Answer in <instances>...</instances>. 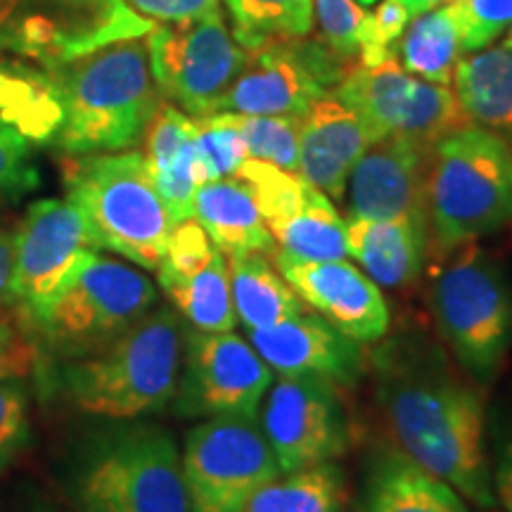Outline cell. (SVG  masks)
<instances>
[{
	"label": "cell",
	"instance_id": "13",
	"mask_svg": "<svg viewBox=\"0 0 512 512\" xmlns=\"http://www.w3.org/2000/svg\"><path fill=\"white\" fill-rule=\"evenodd\" d=\"M273 370L230 332L185 330L174 408L183 418H256Z\"/></svg>",
	"mask_w": 512,
	"mask_h": 512
},
{
	"label": "cell",
	"instance_id": "50",
	"mask_svg": "<svg viewBox=\"0 0 512 512\" xmlns=\"http://www.w3.org/2000/svg\"><path fill=\"white\" fill-rule=\"evenodd\" d=\"M479 512H496L494 508H479Z\"/></svg>",
	"mask_w": 512,
	"mask_h": 512
},
{
	"label": "cell",
	"instance_id": "5",
	"mask_svg": "<svg viewBox=\"0 0 512 512\" xmlns=\"http://www.w3.org/2000/svg\"><path fill=\"white\" fill-rule=\"evenodd\" d=\"M64 190L98 252L105 249L133 266L157 271L176 221L159 197L143 152L69 157Z\"/></svg>",
	"mask_w": 512,
	"mask_h": 512
},
{
	"label": "cell",
	"instance_id": "39",
	"mask_svg": "<svg viewBox=\"0 0 512 512\" xmlns=\"http://www.w3.org/2000/svg\"><path fill=\"white\" fill-rule=\"evenodd\" d=\"M411 12L401 0H382L375 12H370L363 24L361 50H358V62L363 67H373L396 55V43L403 36L408 24H411Z\"/></svg>",
	"mask_w": 512,
	"mask_h": 512
},
{
	"label": "cell",
	"instance_id": "30",
	"mask_svg": "<svg viewBox=\"0 0 512 512\" xmlns=\"http://www.w3.org/2000/svg\"><path fill=\"white\" fill-rule=\"evenodd\" d=\"M275 249L304 261L349 259L347 221L328 195L311 188L304 207L271 228Z\"/></svg>",
	"mask_w": 512,
	"mask_h": 512
},
{
	"label": "cell",
	"instance_id": "7",
	"mask_svg": "<svg viewBox=\"0 0 512 512\" xmlns=\"http://www.w3.org/2000/svg\"><path fill=\"white\" fill-rule=\"evenodd\" d=\"M441 339L475 382H491L512 347V287L477 242L441 254L430 287Z\"/></svg>",
	"mask_w": 512,
	"mask_h": 512
},
{
	"label": "cell",
	"instance_id": "35",
	"mask_svg": "<svg viewBox=\"0 0 512 512\" xmlns=\"http://www.w3.org/2000/svg\"><path fill=\"white\" fill-rule=\"evenodd\" d=\"M195 126V155L200 181H223V178L238 174L240 164L247 159V147L228 112L195 119Z\"/></svg>",
	"mask_w": 512,
	"mask_h": 512
},
{
	"label": "cell",
	"instance_id": "9",
	"mask_svg": "<svg viewBox=\"0 0 512 512\" xmlns=\"http://www.w3.org/2000/svg\"><path fill=\"white\" fill-rule=\"evenodd\" d=\"M147 53L159 95L192 119L219 112L247 60V50L235 43L219 8L185 22L152 27Z\"/></svg>",
	"mask_w": 512,
	"mask_h": 512
},
{
	"label": "cell",
	"instance_id": "1",
	"mask_svg": "<svg viewBox=\"0 0 512 512\" xmlns=\"http://www.w3.org/2000/svg\"><path fill=\"white\" fill-rule=\"evenodd\" d=\"M377 401L401 453L451 484L467 503L496 508L484 399L437 349L392 344L382 351Z\"/></svg>",
	"mask_w": 512,
	"mask_h": 512
},
{
	"label": "cell",
	"instance_id": "48",
	"mask_svg": "<svg viewBox=\"0 0 512 512\" xmlns=\"http://www.w3.org/2000/svg\"><path fill=\"white\" fill-rule=\"evenodd\" d=\"M358 3H363V5H373V3H377V0H358Z\"/></svg>",
	"mask_w": 512,
	"mask_h": 512
},
{
	"label": "cell",
	"instance_id": "47",
	"mask_svg": "<svg viewBox=\"0 0 512 512\" xmlns=\"http://www.w3.org/2000/svg\"><path fill=\"white\" fill-rule=\"evenodd\" d=\"M503 48H508V50H512V29H510V34H508V38H505Z\"/></svg>",
	"mask_w": 512,
	"mask_h": 512
},
{
	"label": "cell",
	"instance_id": "36",
	"mask_svg": "<svg viewBox=\"0 0 512 512\" xmlns=\"http://www.w3.org/2000/svg\"><path fill=\"white\" fill-rule=\"evenodd\" d=\"M31 444V387L27 377L0 380V475L8 472Z\"/></svg>",
	"mask_w": 512,
	"mask_h": 512
},
{
	"label": "cell",
	"instance_id": "31",
	"mask_svg": "<svg viewBox=\"0 0 512 512\" xmlns=\"http://www.w3.org/2000/svg\"><path fill=\"white\" fill-rule=\"evenodd\" d=\"M344 475L332 463L285 472L261 486L242 512H342Z\"/></svg>",
	"mask_w": 512,
	"mask_h": 512
},
{
	"label": "cell",
	"instance_id": "12",
	"mask_svg": "<svg viewBox=\"0 0 512 512\" xmlns=\"http://www.w3.org/2000/svg\"><path fill=\"white\" fill-rule=\"evenodd\" d=\"M349 67L351 62L339 57L323 38H275L249 50L219 112L302 117L342 81Z\"/></svg>",
	"mask_w": 512,
	"mask_h": 512
},
{
	"label": "cell",
	"instance_id": "49",
	"mask_svg": "<svg viewBox=\"0 0 512 512\" xmlns=\"http://www.w3.org/2000/svg\"><path fill=\"white\" fill-rule=\"evenodd\" d=\"M36 512H64V510H53V508H43V510H36Z\"/></svg>",
	"mask_w": 512,
	"mask_h": 512
},
{
	"label": "cell",
	"instance_id": "18",
	"mask_svg": "<svg viewBox=\"0 0 512 512\" xmlns=\"http://www.w3.org/2000/svg\"><path fill=\"white\" fill-rule=\"evenodd\" d=\"M249 344L280 377H320L351 384L361 373L358 342L332 328L318 313H299L271 328L247 330Z\"/></svg>",
	"mask_w": 512,
	"mask_h": 512
},
{
	"label": "cell",
	"instance_id": "8",
	"mask_svg": "<svg viewBox=\"0 0 512 512\" xmlns=\"http://www.w3.org/2000/svg\"><path fill=\"white\" fill-rule=\"evenodd\" d=\"M155 304L157 287L143 271L95 249L31 332L53 361H69L124 335Z\"/></svg>",
	"mask_w": 512,
	"mask_h": 512
},
{
	"label": "cell",
	"instance_id": "3",
	"mask_svg": "<svg viewBox=\"0 0 512 512\" xmlns=\"http://www.w3.org/2000/svg\"><path fill=\"white\" fill-rule=\"evenodd\" d=\"M48 72L64 105L55 147L67 157L133 150L162 102L143 36L107 43Z\"/></svg>",
	"mask_w": 512,
	"mask_h": 512
},
{
	"label": "cell",
	"instance_id": "46",
	"mask_svg": "<svg viewBox=\"0 0 512 512\" xmlns=\"http://www.w3.org/2000/svg\"><path fill=\"white\" fill-rule=\"evenodd\" d=\"M401 3L406 5L408 12H411V17H418V15H422V12L434 10V8H439V5L451 3V0H401Z\"/></svg>",
	"mask_w": 512,
	"mask_h": 512
},
{
	"label": "cell",
	"instance_id": "42",
	"mask_svg": "<svg viewBox=\"0 0 512 512\" xmlns=\"http://www.w3.org/2000/svg\"><path fill=\"white\" fill-rule=\"evenodd\" d=\"M140 17L155 19L162 24L185 22L207 15L209 10L219 8V0H126Z\"/></svg>",
	"mask_w": 512,
	"mask_h": 512
},
{
	"label": "cell",
	"instance_id": "15",
	"mask_svg": "<svg viewBox=\"0 0 512 512\" xmlns=\"http://www.w3.org/2000/svg\"><path fill=\"white\" fill-rule=\"evenodd\" d=\"M261 406V430L283 475L332 463L349 448V418L337 384L320 377H280Z\"/></svg>",
	"mask_w": 512,
	"mask_h": 512
},
{
	"label": "cell",
	"instance_id": "21",
	"mask_svg": "<svg viewBox=\"0 0 512 512\" xmlns=\"http://www.w3.org/2000/svg\"><path fill=\"white\" fill-rule=\"evenodd\" d=\"M430 245L427 223L418 219H347V252L377 287L411 285Z\"/></svg>",
	"mask_w": 512,
	"mask_h": 512
},
{
	"label": "cell",
	"instance_id": "6",
	"mask_svg": "<svg viewBox=\"0 0 512 512\" xmlns=\"http://www.w3.org/2000/svg\"><path fill=\"white\" fill-rule=\"evenodd\" d=\"M67 491L74 512H190L174 437L143 422L88 441L74 460Z\"/></svg>",
	"mask_w": 512,
	"mask_h": 512
},
{
	"label": "cell",
	"instance_id": "20",
	"mask_svg": "<svg viewBox=\"0 0 512 512\" xmlns=\"http://www.w3.org/2000/svg\"><path fill=\"white\" fill-rule=\"evenodd\" d=\"M195 131L190 114L162 100L143 136L147 169L176 223L192 219L195 192L202 185L197 174Z\"/></svg>",
	"mask_w": 512,
	"mask_h": 512
},
{
	"label": "cell",
	"instance_id": "17",
	"mask_svg": "<svg viewBox=\"0 0 512 512\" xmlns=\"http://www.w3.org/2000/svg\"><path fill=\"white\" fill-rule=\"evenodd\" d=\"M432 145L389 136L358 159L347 181L349 219L425 221V174Z\"/></svg>",
	"mask_w": 512,
	"mask_h": 512
},
{
	"label": "cell",
	"instance_id": "43",
	"mask_svg": "<svg viewBox=\"0 0 512 512\" xmlns=\"http://www.w3.org/2000/svg\"><path fill=\"white\" fill-rule=\"evenodd\" d=\"M491 477H494L496 503H501L505 512H512V437L498 446Z\"/></svg>",
	"mask_w": 512,
	"mask_h": 512
},
{
	"label": "cell",
	"instance_id": "14",
	"mask_svg": "<svg viewBox=\"0 0 512 512\" xmlns=\"http://www.w3.org/2000/svg\"><path fill=\"white\" fill-rule=\"evenodd\" d=\"M91 252L95 247L86 221L72 202L38 200L29 204L15 228L10 285L12 306L29 328L48 311Z\"/></svg>",
	"mask_w": 512,
	"mask_h": 512
},
{
	"label": "cell",
	"instance_id": "32",
	"mask_svg": "<svg viewBox=\"0 0 512 512\" xmlns=\"http://www.w3.org/2000/svg\"><path fill=\"white\" fill-rule=\"evenodd\" d=\"M235 43L256 50L275 38H299L313 31V0H226Z\"/></svg>",
	"mask_w": 512,
	"mask_h": 512
},
{
	"label": "cell",
	"instance_id": "19",
	"mask_svg": "<svg viewBox=\"0 0 512 512\" xmlns=\"http://www.w3.org/2000/svg\"><path fill=\"white\" fill-rule=\"evenodd\" d=\"M375 143L361 114L330 91L302 114L297 174L332 202H342L351 169Z\"/></svg>",
	"mask_w": 512,
	"mask_h": 512
},
{
	"label": "cell",
	"instance_id": "37",
	"mask_svg": "<svg viewBox=\"0 0 512 512\" xmlns=\"http://www.w3.org/2000/svg\"><path fill=\"white\" fill-rule=\"evenodd\" d=\"M463 55L489 48L512 29V0H451Z\"/></svg>",
	"mask_w": 512,
	"mask_h": 512
},
{
	"label": "cell",
	"instance_id": "25",
	"mask_svg": "<svg viewBox=\"0 0 512 512\" xmlns=\"http://www.w3.org/2000/svg\"><path fill=\"white\" fill-rule=\"evenodd\" d=\"M451 88L472 124L512 133V50L484 48L463 55Z\"/></svg>",
	"mask_w": 512,
	"mask_h": 512
},
{
	"label": "cell",
	"instance_id": "34",
	"mask_svg": "<svg viewBox=\"0 0 512 512\" xmlns=\"http://www.w3.org/2000/svg\"><path fill=\"white\" fill-rule=\"evenodd\" d=\"M230 121L245 140L247 157L261 159L285 171L297 174L299 166V131L302 117H278V114H235Z\"/></svg>",
	"mask_w": 512,
	"mask_h": 512
},
{
	"label": "cell",
	"instance_id": "41",
	"mask_svg": "<svg viewBox=\"0 0 512 512\" xmlns=\"http://www.w3.org/2000/svg\"><path fill=\"white\" fill-rule=\"evenodd\" d=\"M38 363V344L15 306L0 309V380L27 377Z\"/></svg>",
	"mask_w": 512,
	"mask_h": 512
},
{
	"label": "cell",
	"instance_id": "11",
	"mask_svg": "<svg viewBox=\"0 0 512 512\" xmlns=\"http://www.w3.org/2000/svg\"><path fill=\"white\" fill-rule=\"evenodd\" d=\"M332 93L361 114L377 140L401 136L434 145L446 133L472 124L451 86L418 79L396 55L373 67L351 64Z\"/></svg>",
	"mask_w": 512,
	"mask_h": 512
},
{
	"label": "cell",
	"instance_id": "38",
	"mask_svg": "<svg viewBox=\"0 0 512 512\" xmlns=\"http://www.w3.org/2000/svg\"><path fill=\"white\" fill-rule=\"evenodd\" d=\"M313 15L320 24V38L339 57L356 64L368 12L358 8L356 0H313Z\"/></svg>",
	"mask_w": 512,
	"mask_h": 512
},
{
	"label": "cell",
	"instance_id": "44",
	"mask_svg": "<svg viewBox=\"0 0 512 512\" xmlns=\"http://www.w3.org/2000/svg\"><path fill=\"white\" fill-rule=\"evenodd\" d=\"M12 264H15V228L0 221V309L12 306Z\"/></svg>",
	"mask_w": 512,
	"mask_h": 512
},
{
	"label": "cell",
	"instance_id": "10",
	"mask_svg": "<svg viewBox=\"0 0 512 512\" xmlns=\"http://www.w3.org/2000/svg\"><path fill=\"white\" fill-rule=\"evenodd\" d=\"M181 467L190 512H242L261 486L283 475L259 422L235 415L192 427Z\"/></svg>",
	"mask_w": 512,
	"mask_h": 512
},
{
	"label": "cell",
	"instance_id": "22",
	"mask_svg": "<svg viewBox=\"0 0 512 512\" xmlns=\"http://www.w3.org/2000/svg\"><path fill=\"white\" fill-rule=\"evenodd\" d=\"M356 512H470L467 501L413 463L406 453L384 451L370 465Z\"/></svg>",
	"mask_w": 512,
	"mask_h": 512
},
{
	"label": "cell",
	"instance_id": "4",
	"mask_svg": "<svg viewBox=\"0 0 512 512\" xmlns=\"http://www.w3.org/2000/svg\"><path fill=\"white\" fill-rule=\"evenodd\" d=\"M425 219L437 254L494 235L512 221V145L467 124L430 147Z\"/></svg>",
	"mask_w": 512,
	"mask_h": 512
},
{
	"label": "cell",
	"instance_id": "16",
	"mask_svg": "<svg viewBox=\"0 0 512 512\" xmlns=\"http://www.w3.org/2000/svg\"><path fill=\"white\" fill-rule=\"evenodd\" d=\"M271 256L297 297L342 335L358 344L387 335L392 316L380 287L351 261H304L280 249H273Z\"/></svg>",
	"mask_w": 512,
	"mask_h": 512
},
{
	"label": "cell",
	"instance_id": "45",
	"mask_svg": "<svg viewBox=\"0 0 512 512\" xmlns=\"http://www.w3.org/2000/svg\"><path fill=\"white\" fill-rule=\"evenodd\" d=\"M27 3L29 0H0V55L5 53V43H8L10 31L17 24L24 8H27Z\"/></svg>",
	"mask_w": 512,
	"mask_h": 512
},
{
	"label": "cell",
	"instance_id": "40",
	"mask_svg": "<svg viewBox=\"0 0 512 512\" xmlns=\"http://www.w3.org/2000/svg\"><path fill=\"white\" fill-rule=\"evenodd\" d=\"M41 174L34 162L31 143L10 128L0 126V207L29 195L38 188Z\"/></svg>",
	"mask_w": 512,
	"mask_h": 512
},
{
	"label": "cell",
	"instance_id": "33",
	"mask_svg": "<svg viewBox=\"0 0 512 512\" xmlns=\"http://www.w3.org/2000/svg\"><path fill=\"white\" fill-rule=\"evenodd\" d=\"M235 178H240L249 188V192H252L256 209L264 216L268 228L273 223L285 221L287 216L297 214L304 207L306 197H309L313 188L311 183H306L294 171H285L280 166L261 162V159L254 157H247L240 164Z\"/></svg>",
	"mask_w": 512,
	"mask_h": 512
},
{
	"label": "cell",
	"instance_id": "26",
	"mask_svg": "<svg viewBox=\"0 0 512 512\" xmlns=\"http://www.w3.org/2000/svg\"><path fill=\"white\" fill-rule=\"evenodd\" d=\"M226 261L235 316L247 330L271 328L304 313V302L264 252L233 254Z\"/></svg>",
	"mask_w": 512,
	"mask_h": 512
},
{
	"label": "cell",
	"instance_id": "23",
	"mask_svg": "<svg viewBox=\"0 0 512 512\" xmlns=\"http://www.w3.org/2000/svg\"><path fill=\"white\" fill-rule=\"evenodd\" d=\"M192 219L200 223L223 256L271 254L275 249L271 230L256 209L252 192L235 176L202 183L195 192Z\"/></svg>",
	"mask_w": 512,
	"mask_h": 512
},
{
	"label": "cell",
	"instance_id": "29",
	"mask_svg": "<svg viewBox=\"0 0 512 512\" xmlns=\"http://www.w3.org/2000/svg\"><path fill=\"white\" fill-rule=\"evenodd\" d=\"M460 57V29L451 3L413 17L396 43V60L401 67L439 86H451Z\"/></svg>",
	"mask_w": 512,
	"mask_h": 512
},
{
	"label": "cell",
	"instance_id": "28",
	"mask_svg": "<svg viewBox=\"0 0 512 512\" xmlns=\"http://www.w3.org/2000/svg\"><path fill=\"white\" fill-rule=\"evenodd\" d=\"M27 8L48 12L67 31L72 60L107 43L152 31L150 19L140 17L126 0H29Z\"/></svg>",
	"mask_w": 512,
	"mask_h": 512
},
{
	"label": "cell",
	"instance_id": "24",
	"mask_svg": "<svg viewBox=\"0 0 512 512\" xmlns=\"http://www.w3.org/2000/svg\"><path fill=\"white\" fill-rule=\"evenodd\" d=\"M62 121V93L48 69L0 60V126L31 145H55Z\"/></svg>",
	"mask_w": 512,
	"mask_h": 512
},
{
	"label": "cell",
	"instance_id": "2",
	"mask_svg": "<svg viewBox=\"0 0 512 512\" xmlns=\"http://www.w3.org/2000/svg\"><path fill=\"white\" fill-rule=\"evenodd\" d=\"M183 320L157 306L93 354L57 363L53 387L76 411L102 420H138L174 401L183 361Z\"/></svg>",
	"mask_w": 512,
	"mask_h": 512
},
{
	"label": "cell",
	"instance_id": "27",
	"mask_svg": "<svg viewBox=\"0 0 512 512\" xmlns=\"http://www.w3.org/2000/svg\"><path fill=\"white\" fill-rule=\"evenodd\" d=\"M157 280L174 311L192 330L230 332L238 323L223 252H216L207 264L188 273H157Z\"/></svg>",
	"mask_w": 512,
	"mask_h": 512
}]
</instances>
